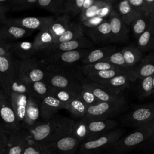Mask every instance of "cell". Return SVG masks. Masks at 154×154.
Returning <instances> with one entry per match:
<instances>
[{
	"label": "cell",
	"instance_id": "cell-16",
	"mask_svg": "<svg viewBox=\"0 0 154 154\" xmlns=\"http://www.w3.org/2000/svg\"><path fill=\"white\" fill-rule=\"evenodd\" d=\"M138 79L137 74L133 69H131L125 73L116 76L99 84L103 86L108 91L116 94H120L126 88Z\"/></svg>",
	"mask_w": 154,
	"mask_h": 154
},
{
	"label": "cell",
	"instance_id": "cell-39",
	"mask_svg": "<svg viewBox=\"0 0 154 154\" xmlns=\"http://www.w3.org/2000/svg\"><path fill=\"white\" fill-rule=\"evenodd\" d=\"M49 89L50 87L44 81L30 82L29 96L38 100H41L49 95Z\"/></svg>",
	"mask_w": 154,
	"mask_h": 154
},
{
	"label": "cell",
	"instance_id": "cell-4",
	"mask_svg": "<svg viewBox=\"0 0 154 154\" xmlns=\"http://www.w3.org/2000/svg\"><path fill=\"white\" fill-rule=\"evenodd\" d=\"M153 135L150 127L145 125L137 128L128 135L121 137L109 149L118 153L124 154L145 143Z\"/></svg>",
	"mask_w": 154,
	"mask_h": 154
},
{
	"label": "cell",
	"instance_id": "cell-25",
	"mask_svg": "<svg viewBox=\"0 0 154 154\" xmlns=\"http://www.w3.org/2000/svg\"><path fill=\"white\" fill-rule=\"evenodd\" d=\"M138 79L154 75V52L147 55L133 68Z\"/></svg>",
	"mask_w": 154,
	"mask_h": 154
},
{
	"label": "cell",
	"instance_id": "cell-12",
	"mask_svg": "<svg viewBox=\"0 0 154 154\" xmlns=\"http://www.w3.org/2000/svg\"><path fill=\"white\" fill-rule=\"evenodd\" d=\"M92 43L85 37L59 43H53L47 48L37 52L40 58L49 57L51 55L71 51L82 49H87L92 46Z\"/></svg>",
	"mask_w": 154,
	"mask_h": 154
},
{
	"label": "cell",
	"instance_id": "cell-55",
	"mask_svg": "<svg viewBox=\"0 0 154 154\" xmlns=\"http://www.w3.org/2000/svg\"><path fill=\"white\" fill-rule=\"evenodd\" d=\"M8 10H9L8 7H0V23L6 18L5 13Z\"/></svg>",
	"mask_w": 154,
	"mask_h": 154
},
{
	"label": "cell",
	"instance_id": "cell-3",
	"mask_svg": "<svg viewBox=\"0 0 154 154\" xmlns=\"http://www.w3.org/2000/svg\"><path fill=\"white\" fill-rule=\"evenodd\" d=\"M124 133L122 129H115L94 140L79 144L75 154H99L109 149Z\"/></svg>",
	"mask_w": 154,
	"mask_h": 154
},
{
	"label": "cell",
	"instance_id": "cell-13",
	"mask_svg": "<svg viewBox=\"0 0 154 154\" xmlns=\"http://www.w3.org/2000/svg\"><path fill=\"white\" fill-rule=\"evenodd\" d=\"M54 18L48 17H25L20 18H7L4 19L6 22L16 25L18 26L31 30L39 31L49 29Z\"/></svg>",
	"mask_w": 154,
	"mask_h": 154
},
{
	"label": "cell",
	"instance_id": "cell-35",
	"mask_svg": "<svg viewBox=\"0 0 154 154\" xmlns=\"http://www.w3.org/2000/svg\"><path fill=\"white\" fill-rule=\"evenodd\" d=\"M37 52L43 50L54 43V37L49 29L39 31L33 41Z\"/></svg>",
	"mask_w": 154,
	"mask_h": 154
},
{
	"label": "cell",
	"instance_id": "cell-11",
	"mask_svg": "<svg viewBox=\"0 0 154 154\" xmlns=\"http://www.w3.org/2000/svg\"><path fill=\"white\" fill-rule=\"evenodd\" d=\"M17 68L21 76L28 82L43 81L45 79L46 70L35 57L24 60H18Z\"/></svg>",
	"mask_w": 154,
	"mask_h": 154
},
{
	"label": "cell",
	"instance_id": "cell-29",
	"mask_svg": "<svg viewBox=\"0 0 154 154\" xmlns=\"http://www.w3.org/2000/svg\"><path fill=\"white\" fill-rule=\"evenodd\" d=\"M83 26L78 22H71L67 30L59 37L54 40V43H59L82 38L84 36Z\"/></svg>",
	"mask_w": 154,
	"mask_h": 154
},
{
	"label": "cell",
	"instance_id": "cell-33",
	"mask_svg": "<svg viewBox=\"0 0 154 154\" xmlns=\"http://www.w3.org/2000/svg\"><path fill=\"white\" fill-rule=\"evenodd\" d=\"M151 16L140 13L130 25L132 27L134 37L137 39L149 26Z\"/></svg>",
	"mask_w": 154,
	"mask_h": 154
},
{
	"label": "cell",
	"instance_id": "cell-41",
	"mask_svg": "<svg viewBox=\"0 0 154 154\" xmlns=\"http://www.w3.org/2000/svg\"><path fill=\"white\" fill-rule=\"evenodd\" d=\"M116 69H123L114 65H112L109 63L105 61H98L92 64L84 65L81 69L82 74L87 76L90 73H94L103 70H116Z\"/></svg>",
	"mask_w": 154,
	"mask_h": 154
},
{
	"label": "cell",
	"instance_id": "cell-50",
	"mask_svg": "<svg viewBox=\"0 0 154 154\" xmlns=\"http://www.w3.org/2000/svg\"><path fill=\"white\" fill-rule=\"evenodd\" d=\"M105 20L104 18L100 17L98 16H94V17H91L90 19H88L84 20L81 23H82L83 28L84 26L85 28H87L88 29H90V28H94V27L99 25V24H100Z\"/></svg>",
	"mask_w": 154,
	"mask_h": 154
},
{
	"label": "cell",
	"instance_id": "cell-1",
	"mask_svg": "<svg viewBox=\"0 0 154 154\" xmlns=\"http://www.w3.org/2000/svg\"><path fill=\"white\" fill-rule=\"evenodd\" d=\"M73 123L74 120L70 118L54 116L49 120L38 122L26 129L29 139L37 144H43L72 135Z\"/></svg>",
	"mask_w": 154,
	"mask_h": 154
},
{
	"label": "cell",
	"instance_id": "cell-32",
	"mask_svg": "<svg viewBox=\"0 0 154 154\" xmlns=\"http://www.w3.org/2000/svg\"><path fill=\"white\" fill-rule=\"evenodd\" d=\"M17 61L14 56H0V88L15 68Z\"/></svg>",
	"mask_w": 154,
	"mask_h": 154
},
{
	"label": "cell",
	"instance_id": "cell-22",
	"mask_svg": "<svg viewBox=\"0 0 154 154\" xmlns=\"http://www.w3.org/2000/svg\"><path fill=\"white\" fill-rule=\"evenodd\" d=\"M11 46L13 54L19 60L35 58L37 54L33 42L17 41L11 43Z\"/></svg>",
	"mask_w": 154,
	"mask_h": 154
},
{
	"label": "cell",
	"instance_id": "cell-44",
	"mask_svg": "<svg viewBox=\"0 0 154 154\" xmlns=\"http://www.w3.org/2000/svg\"><path fill=\"white\" fill-rule=\"evenodd\" d=\"M37 0H9V10L22 11L36 8Z\"/></svg>",
	"mask_w": 154,
	"mask_h": 154
},
{
	"label": "cell",
	"instance_id": "cell-48",
	"mask_svg": "<svg viewBox=\"0 0 154 154\" xmlns=\"http://www.w3.org/2000/svg\"><path fill=\"white\" fill-rule=\"evenodd\" d=\"M128 1L130 5L138 13L150 16L146 0H128Z\"/></svg>",
	"mask_w": 154,
	"mask_h": 154
},
{
	"label": "cell",
	"instance_id": "cell-18",
	"mask_svg": "<svg viewBox=\"0 0 154 154\" xmlns=\"http://www.w3.org/2000/svg\"><path fill=\"white\" fill-rule=\"evenodd\" d=\"M28 140V133L25 128L9 134L4 154H22Z\"/></svg>",
	"mask_w": 154,
	"mask_h": 154
},
{
	"label": "cell",
	"instance_id": "cell-27",
	"mask_svg": "<svg viewBox=\"0 0 154 154\" xmlns=\"http://www.w3.org/2000/svg\"><path fill=\"white\" fill-rule=\"evenodd\" d=\"M137 46L142 52L154 50V17H151L149 26L137 39Z\"/></svg>",
	"mask_w": 154,
	"mask_h": 154
},
{
	"label": "cell",
	"instance_id": "cell-59",
	"mask_svg": "<svg viewBox=\"0 0 154 154\" xmlns=\"http://www.w3.org/2000/svg\"><path fill=\"white\" fill-rule=\"evenodd\" d=\"M153 93H154V75L153 76Z\"/></svg>",
	"mask_w": 154,
	"mask_h": 154
},
{
	"label": "cell",
	"instance_id": "cell-14",
	"mask_svg": "<svg viewBox=\"0 0 154 154\" xmlns=\"http://www.w3.org/2000/svg\"><path fill=\"white\" fill-rule=\"evenodd\" d=\"M108 22L111 28V43L127 42L129 39V30L115 8L109 13Z\"/></svg>",
	"mask_w": 154,
	"mask_h": 154
},
{
	"label": "cell",
	"instance_id": "cell-56",
	"mask_svg": "<svg viewBox=\"0 0 154 154\" xmlns=\"http://www.w3.org/2000/svg\"><path fill=\"white\" fill-rule=\"evenodd\" d=\"M96 0H84L82 7V11L87 10L89 7H90L91 5H93L94 3Z\"/></svg>",
	"mask_w": 154,
	"mask_h": 154
},
{
	"label": "cell",
	"instance_id": "cell-52",
	"mask_svg": "<svg viewBox=\"0 0 154 154\" xmlns=\"http://www.w3.org/2000/svg\"><path fill=\"white\" fill-rule=\"evenodd\" d=\"M0 56H13L11 43H8L0 39Z\"/></svg>",
	"mask_w": 154,
	"mask_h": 154
},
{
	"label": "cell",
	"instance_id": "cell-26",
	"mask_svg": "<svg viewBox=\"0 0 154 154\" xmlns=\"http://www.w3.org/2000/svg\"><path fill=\"white\" fill-rule=\"evenodd\" d=\"M116 52V47L112 46H107L97 48L90 51L88 54L81 61V63L84 65H87L98 62L103 60L108 56Z\"/></svg>",
	"mask_w": 154,
	"mask_h": 154
},
{
	"label": "cell",
	"instance_id": "cell-21",
	"mask_svg": "<svg viewBox=\"0 0 154 154\" xmlns=\"http://www.w3.org/2000/svg\"><path fill=\"white\" fill-rule=\"evenodd\" d=\"M11 105L19 124L23 128L25 117L26 108L29 95L26 94H20L11 93L8 94Z\"/></svg>",
	"mask_w": 154,
	"mask_h": 154
},
{
	"label": "cell",
	"instance_id": "cell-23",
	"mask_svg": "<svg viewBox=\"0 0 154 154\" xmlns=\"http://www.w3.org/2000/svg\"><path fill=\"white\" fill-rule=\"evenodd\" d=\"M88 36L96 44L111 43V28L109 22L105 20L99 25L88 29Z\"/></svg>",
	"mask_w": 154,
	"mask_h": 154
},
{
	"label": "cell",
	"instance_id": "cell-37",
	"mask_svg": "<svg viewBox=\"0 0 154 154\" xmlns=\"http://www.w3.org/2000/svg\"><path fill=\"white\" fill-rule=\"evenodd\" d=\"M72 135L77 140L79 144L87 141L88 136L87 122L82 119L76 121L74 120Z\"/></svg>",
	"mask_w": 154,
	"mask_h": 154
},
{
	"label": "cell",
	"instance_id": "cell-19",
	"mask_svg": "<svg viewBox=\"0 0 154 154\" xmlns=\"http://www.w3.org/2000/svg\"><path fill=\"white\" fill-rule=\"evenodd\" d=\"M87 122L88 131V136L87 141L94 140L105 135L116 129V127L119 125V123L117 121L110 119L88 121Z\"/></svg>",
	"mask_w": 154,
	"mask_h": 154
},
{
	"label": "cell",
	"instance_id": "cell-58",
	"mask_svg": "<svg viewBox=\"0 0 154 154\" xmlns=\"http://www.w3.org/2000/svg\"><path fill=\"white\" fill-rule=\"evenodd\" d=\"M143 144H144L147 147H149L150 149H154V141H153L152 143H144Z\"/></svg>",
	"mask_w": 154,
	"mask_h": 154
},
{
	"label": "cell",
	"instance_id": "cell-31",
	"mask_svg": "<svg viewBox=\"0 0 154 154\" xmlns=\"http://www.w3.org/2000/svg\"><path fill=\"white\" fill-rule=\"evenodd\" d=\"M70 22L71 17L67 14H61L54 19L49 29L54 37V40L67 30Z\"/></svg>",
	"mask_w": 154,
	"mask_h": 154
},
{
	"label": "cell",
	"instance_id": "cell-8",
	"mask_svg": "<svg viewBox=\"0 0 154 154\" xmlns=\"http://www.w3.org/2000/svg\"><path fill=\"white\" fill-rule=\"evenodd\" d=\"M0 117L3 123L2 126L10 134L22 128L17 121L9 95L0 88Z\"/></svg>",
	"mask_w": 154,
	"mask_h": 154
},
{
	"label": "cell",
	"instance_id": "cell-47",
	"mask_svg": "<svg viewBox=\"0 0 154 154\" xmlns=\"http://www.w3.org/2000/svg\"><path fill=\"white\" fill-rule=\"evenodd\" d=\"M102 61H105V62L109 63L112 65H114L123 69H125V70L132 69H129L126 66L121 51H117L116 52H114L111 54L110 55L108 56L106 58L102 60Z\"/></svg>",
	"mask_w": 154,
	"mask_h": 154
},
{
	"label": "cell",
	"instance_id": "cell-40",
	"mask_svg": "<svg viewBox=\"0 0 154 154\" xmlns=\"http://www.w3.org/2000/svg\"><path fill=\"white\" fill-rule=\"evenodd\" d=\"M87 108L79 97H76L67 105L66 109H67L75 118L80 119L86 114Z\"/></svg>",
	"mask_w": 154,
	"mask_h": 154
},
{
	"label": "cell",
	"instance_id": "cell-20",
	"mask_svg": "<svg viewBox=\"0 0 154 154\" xmlns=\"http://www.w3.org/2000/svg\"><path fill=\"white\" fill-rule=\"evenodd\" d=\"M66 106L53 96L48 95L40 101V117L43 120H49L53 117L59 109H66Z\"/></svg>",
	"mask_w": 154,
	"mask_h": 154
},
{
	"label": "cell",
	"instance_id": "cell-10",
	"mask_svg": "<svg viewBox=\"0 0 154 154\" xmlns=\"http://www.w3.org/2000/svg\"><path fill=\"white\" fill-rule=\"evenodd\" d=\"M73 75L79 81L82 87L87 88L90 90L94 95L102 102H126L122 94H116L108 91L102 85L94 82L88 79H85L82 76L81 71H78Z\"/></svg>",
	"mask_w": 154,
	"mask_h": 154
},
{
	"label": "cell",
	"instance_id": "cell-38",
	"mask_svg": "<svg viewBox=\"0 0 154 154\" xmlns=\"http://www.w3.org/2000/svg\"><path fill=\"white\" fill-rule=\"evenodd\" d=\"M49 95L53 96L61 102L67 105L75 98L79 97V94L68 90L50 87Z\"/></svg>",
	"mask_w": 154,
	"mask_h": 154
},
{
	"label": "cell",
	"instance_id": "cell-49",
	"mask_svg": "<svg viewBox=\"0 0 154 154\" xmlns=\"http://www.w3.org/2000/svg\"><path fill=\"white\" fill-rule=\"evenodd\" d=\"M22 154H42L38 144L28 138L27 144Z\"/></svg>",
	"mask_w": 154,
	"mask_h": 154
},
{
	"label": "cell",
	"instance_id": "cell-43",
	"mask_svg": "<svg viewBox=\"0 0 154 154\" xmlns=\"http://www.w3.org/2000/svg\"><path fill=\"white\" fill-rule=\"evenodd\" d=\"M84 0H66L63 4V14L71 16L80 14Z\"/></svg>",
	"mask_w": 154,
	"mask_h": 154
},
{
	"label": "cell",
	"instance_id": "cell-9",
	"mask_svg": "<svg viewBox=\"0 0 154 154\" xmlns=\"http://www.w3.org/2000/svg\"><path fill=\"white\" fill-rule=\"evenodd\" d=\"M38 144L42 154H75L79 143L70 135L52 142Z\"/></svg>",
	"mask_w": 154,
	"mask_h": 154
},
{
	"label": "cell",
	"instance_id": "cell-51",
	"mask_svg": "<svg viewBox=\"0 0 154 154\" xmlns=\"http://www.w3.org/2000/svg\"><path fill=\"white\" fill-rule=\"evenodd\" d=\"M8 134L2 126L0 125V154H4L7 141Z\"/></svg>",
	"mask_w": 154,
	"mask_h": 154
},
{
	"label": "cell",
	"instance_id": "cell-2",
	"mask_svg": "<svg viewBox=\"0 0 154 154\" xmlns=\"http://www.w3.org/2000/svg\"><path fill=\"white\" fill-rule=\"evenodd\" d=\"M88 49H82L56 54L38 60L45 70L74 74L79 70L76 64L88 54Z\"/></svg>",
	"mask_w": 154,
	"mask_h": 154
},
{
	"label": "cell",
	"instance_id": "cell-34",
	"mask_svg": "<svg viewBox=\"0 0 154 154\" xmlns=\"http://www.w3.org/2000/svg\"><path fill=\"white\" fill-rule=\"evenodd\" d=\"M129 70L131 69H116L103 70L94 73H90L88 74L86 76L87 79L97 84H100L106 80H108L113 77H115L116 76L125 73Z\"/></svg>",
	"mask_w": 154,
	"mask_h": 154
},
{
	"label": "cell",
	"instance_id": "cell-57",
	"mask_svg": "<svg viewBox=\"0 0 154 154\" xmlns=\"http://www.w3.org/2000/svg\"><path fill=\"white\" fill-rule=\"evenodd\" d=\"M99 154H123V153H118V152H116L115 151H113L112 150H110V149H108V150L106 151H105L102 153H100Z\"/></svg>",
	"mask_w": 154,
	"mask_h": 154
},
{
	"label": "cell",
	"instance_id": "cell-6",
	"mask_svg": "<svg viewBox=\"0 0 154 154\" xmlns=\"http://www.w3.org/2000/svg\"><path fill=\"white\" fill-rule=\"evenodd\" d=\"M43 81L50 87L68 90L78 94L82 89L79 81L73 74L69 73L46 70Z\"/></svg>",
	"mask_w": 154,
	"mask_h": 154
},
{
	"label": "cell",
	"instance_id": "cell-45",
	"mask_svg": "<svg viewBox=\"0 0 154 154\" xmlns=\"http://www.w3.org/2000/svg\"><path fill=\"white\" fill-rule=\"evenodd\" d=\"M153 76H150L140 79L138 90L141 98L147 97L153 93Z\"/></svg>",
	"mask_w": 154,
	"mask_h": 154
},
{
	"label": "cell",
	"instance_id": "cell-24",
	"mask_svg": "<svg viewBox=\"0 0 154 154\" xmlns=\"http://www.w3.org/2000/svg\"><path fill=\"white\" fill-rule=\"evenodd\" d=\"M40 101L29 96L26 108L23 128H28L36 124L40 117Z\"/></svg>",
	"mask_w": 154,
	"mask_h": 154
},
{
	"label": "cell",
	"instance_id": "cell-46",
	"mask_svg": "<svg viewBox=\"0 0 154 154\" xmlns=\"http://www.w3.org/2000/svg\"><path fill=\"white\" fill-rule=\"evenodd\" d=\"M79 98L85 104L87 107L95 106L101 102L97 99L90 90L82 87L79 95Z\"/></svg>",
	"mask_w": 154,
	"mask_h": 154
},
{
	"label": "cell",
	"instance_id": "cell-15",
	"mask_svg": "<svg viewBox=\"0 0 154 154\" xmlns=\"http://www.w3.org/2000/svg\"><path fill=\"white\" fill-rule=\"evenodd\" d=\"M1 88L8 94L14 93L30 95V82L23 79L19 74L17 61L15 68L4 81Z\"/></svg>",
	"mask_w": 154,
	"mask_h": 154
},
{
	"label": "cell",
	"instance_id": "cell-17",
	"mask_svg": "<svg viewBox=\"0 0 154 154\" xmlns=\"http://www.w3.org/2000/svg\"><path fill=\"white\" fill-rule=\"evenodd\" d=\"M34 31L4 21L0 23V39L13 43L31 35Z\"/></svg>",
	"mask_w": 154,
	"mask_h": 154
},
{
	"label": "cell",
	"instance_id": "cell-36",
	"mask_svg": "<svg viewBox=\"0 0 154 154\" xmlns=\"http://www.w3.org/2000/svg\"><path fill=\"white\" fill-rule=\"evenodd\" d=\"M65 0H37L36 8H42L57 15L63 14V4Z\"/></svg>",
	"mask_w": 154,
	"mask_h": 154
},
{
	"label": "cell",
	"instance_id": "cell-5",
	"mask_svg": "<svg viewBox=\"0 0 154 154\" xmlns=\"http://www.w3.org/2000/svg\"><path fill=\"white\" fill-rule=\"evenodd\" d=\"M126 102H102L99 104L88 107L86 114L82 119L88 122L105 120L118 115L125 109Z\"/></svg>",
	"mask_w": 154,
	"mask_h": 154
},
{
	"label": "cell",
	"instance_id": "cell-28",
	"mask_svg": "<svg viewBox=\"0 0 154 154\" xmlns=\"http://www.w3.org/2000/svg\"><path fill=\"white\" fill-rule=\"evenodd\" d=\"M114 5L116 10L126 25H130L135 17L140 14L130 5L128 0L118 2Z\"/></svg>",
	"mask_w": 154,
	"mask_h": 154
},
{
	"label": "cell",
	"instance_id": "cell-53",
	"mask_svg": "<svg viewBox=\"0 0 154 154\" xmlns=\"http://www.w3.org/2000/svg\"><path fill=\"white\" fill-rule=\"evenodd\" d=\"M149 14L151 17H154V0H146Z\"/></svg>",
	"mask_w": 154,
	"mask_h": 154
},
{
	"label": "cell",
	"instance_id": "cell-42",
	"mask_svg": "<svg viewBox=\"0 0 154 154\" xmlns=\"http://www.w3.org/2000/svg\"><path fill=\"white\" fill-rule=\"evenodd\" d=\"M114 2L112 1L108 0H96L93 5L80 13V19L81 22H82L88 19L96 16L97 11L100 8Z\"/></svg>",
	"mask_w": 154,
	"mask_h": 154
},
{
	"label": "cell",
	"instance_id": "cell-54",
	"mask_svg": "<svg viewBox=\"0 0 154 154\" xmlns=\"http://www.w3.org/2000/svg\"><path fill=\"white\" fill-rule=\"evenodd\" d=\"M146 125H148L150 127V128L152 129V131L153 132V135L145 143H152L153 141H154V118L150 122L147 123Z\"/></svg>",
	"mask_w": 154,
	"mask_h": 154
},
{
	"label": "cell",
	"instance_id": "cell-7",
	"mask_svg": "<svg viewBox=\"0 0 154 154\" xmlns=\"http://www.w3.org/2000/svg\"><path fill=\"white\" fill-rule=\"evenodd\" d=\"M154 118V103L144 104L136 107L122 119L126 126L139 128L150 122Z\"/></svg>",
	"mask_w": 154,
	"mask_h": 154
},
{
	"label": "cell",
	"instance_id": "cell-30",
	"mask_svg": "<svg viewBox=\"0 0 154 154\" xmlns=\"http://www.w3.org/2000/svg\"><path fill=\"white\" fill-rule=\"evenodd\" d=\"M121 52L129 69H133L143 58V52L134 45L123 48Z\"/></svg>",
	"mask_w": 154,
	"mask_h": 154
}]
</instances>
